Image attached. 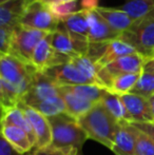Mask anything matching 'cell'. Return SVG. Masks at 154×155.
<instances>
[{
	"label": "cell",
	"instance_id": "obj_1",
	"mask_svg": "<svg viewBox=\"0 0 154 155\" xmlns=\"http://www.w3.org/2000/svg\"><path fill=\"white\" fill-rule=\"evenodd\" d=\"M89 138L112 150L120 123L107 110L103 102H97L88 113L77 119Z\"/></svg>",
	"mask_w": 154,
	"mask_h": 155
},
{
	"label": "cell",
	"instance_id": "obj_2",
	"mask_svg": "<svg viewBox=\"0 0 154 155\" xmlns=\"http://www.w3.org/2000/svg\"><path fill=\"white\" fill-rule=\"evenodd\" d=\"M52 127L53 147L57 148H76L81 150L84 143L89 138L84 129L78 124V120L68 113L49 117Z\"/></svg>",
	"mask_w": 154,
	"mask_h": 155
},
{
	"label": "cell",
	"instance_id": "obj_3",
	"mask_svg": "<svg viewBox=\"0 0 154 155\" xmlns=\"http://www.w3.org/2000/svg\"><path fill=\"white\" fill-rule=\"evenodd\" d=\"M38 70L18 57L8 54L0 55V78L16 87L22 97L27 94Z\"/></svg>",
	"mask_w": 154,
	"mask_h": 155
},
{
	"label": "cell",
	"instance_id": "obj_4",
	"mask_svg": "<svg viewBox=\"0 0 154 155\" xmlns=\"http://www.w3.org/2000/svg\"><path fill=\"white\" fill-rule=\"evenodd\" d=\"M120 39L136 50L138 54L149 59L154 54V13L142 20L135 21Z\"/></svg>",
	"mask_w": 154,
	"mask_h": 155
},
{
	"label": "cell",
	"instance_id": "obj_5",
	"mask_svg": "<svg viewBox=\"0 0 154 155\" xmlns=\"http://www.w3.org/2000/svg\"><path fill=\"white\" fill-rule=\"evenodd\" d=\"M59 22L52 13L49 4L41 0H33L30 2L20 19V25L23 27L45 33L57 31Z\"/></svg>",
	"mask_w": 154,
	"mask_h": 155
},
{
	"label": "cell",
	"instance_id": "obj_6",
	"mask_svg": "<svg viewBox=\"0 0 154 155\" xmlns=\"http://www.w3.org/2000/svg\"><path fill=\"white\" fill-rule=\"evenodd\" d=\"M50 33L23 27L20 23L13 29L11 54L22 61L32 64V56L36 47Z\"/></svg>",
	"mask_w": 154,
	"mask_h": 155
},
{
	"label": "cell",
	"instance_id": "obj_7",
	"mask_svg": "<svg viewBox=\"0 0 154 155\" xmlns=\"http://www.w3.org/2000/svg\"><path fill=\"white\" fill-rule=\"evenodd\" d=\"M145 62H146V58L138 53L123 56L116 59L115 61L107 64L106 67L100 68L99 78L103 87L109 90L112 80L115 76L123 75V74L140 73L143 72Z\"/></svg>",
	"mask_w": 154,
	"mask_h": 155
},
{
	"label": "cell",
	"instance_id": "obj_8",
	"mask_svg": "<svg viewBox=\"0 0 154 155\" xmlns=\"http://www.w3.org/2000/svg\"><path fill=\"white\" fill-rule=\"evenodd\" d=\"M59 25L68 32L76 45L79 55H88L89 53V25L87 19V12L79 10L60 21Z\"/></svg>",
	"mask_w": 154,
	"mask_h": 155
},
{
	"label": "cell",
	"instance_id": "obj_9",
	"mask_svg": "<svg viewBox=\"0 0 154 155\" xmlns=\"http://www.w3.org/2000/svg\"><path fill=\"white\" fill-rule=\"evenodd\" d=\"M59 94V86L43 72L38 71L34 76L31 88L22 97L21 101L33 108L39 102Z\"/></svg>",
	"mask_w": 154,
	"mask_h": 155
},
{
	"label": "cell",
	"instance_id": "obj_10",
	"mask_svg": "<svg viewBox=\"0 0 154 155\" xmlns=\"http://www.w3.org/2000/svg\"><path fill=\"white\" fill-rule=\"evenodd\" d=\"M18 108H20L27 115L36 134L37 143H36L35 148L38 149V148H45L51 146L52 140H53V134H52V127L50 124L49 117H47L36 109L28 106L22 101L19 102Z\"/></svg>",
	"mask_w": 154,
	"mask_h": 155
},
{
	"label": "cell",
	"instance_id": "obj_11",
	"mask_svg": "<svg viewBox=\"0 0 154 155\" xmlns=\"http://www.w3.org/2000/svg\"><path fill=\"white\" fill-rule=\"evenodd\" d=\"M43 73L54 80L59 87L93 84L71 61L49 68Z\"/></svg>",
	"mask_w": 154,
	"mask_h": 155
},
{
	"label": "cell",
	"instance_id": "obj_12",
	"mask_svg": "<svg viewBox=\"0 0 154 155\" xmlns=\"http://www.w3.org/2000/svg\"><path fill=\"white\" fill-rule=\"evenodd\" d=\"M120 98L127 109L130 124L154 123L149 98L131 93L121 95Z\"/></svg>",
	"mask_w": 154,
	"mask_h": 155
},
{
	"label": "cell",
	"instance_id": "obj_13",
	"mask_svg": "<svg viewBox=\"0 0 154 155\" xmlns=\"http://www.w3.org/2000/svg\"><path fill=\"white\" fill-rule=\"evenodd\" d=\"M86 12L89 25V42L105 43L120 38V34L114 31L96 11Z\"/></svg>",
	"mask_w": 154,
	"mask_h": 155
},
{
	"label": "cell",
	"instance_id": "obj_14",
	"mask_svg": "<svg viewBox=\"0 0 154 155\" xmlns=\"http://www.w3.org/2000/svg\"><path fill=\"white\" fill-rule=\"evenodd\" d=\"M112 151L116 155H136V128L130 123H120Z\"/></svg>",
	"mask_w": 154,
	"mask_h": 155
},
{
	"label": "cell",
	"instance_id": "obj_15",
	"mask_svg": "<svg viewBox=\"0 0 154 155\" xmlns=\"http://www.w3.org/2000/svg\"><path fill=\"white\" fill-rule=\"evenodd\" d=\"M31 0H10L0 4V27L13 30L20 23V19Z\"/></svg>",
	"mask_w": 154,
	"mask_h": 155
},
{
	"label": "cell",
	"instance_id": "obj_16",
	"mask_svg": "<svg viewBox=\"0 0 154 155\" xmlns=\"http://www.w3.org/2000/svg\"><path fill=\"white\" fill-rule=\"evenodd\" d=\"M32 64L40 72L57 64V54L51 43V33L38 43L32 56Z\"/></svg>",
	"mask_w": 154,
	"mask_h": 155
},
{
	"label": "cell",
	"instance_id": "obj_17",
	"mask_svg": "<svg viewBox=\"0 0 154 155\" xmlns=\"http://www.w3.org/2000/svg\"><path fill=\"white\" fill-rule=\"evenodd\" d=\"M2 137L21 154H27L34 148L29 135L21 128L14 124H1Z\"/></svg>",
	"mask_w": 154,
	"mask_h": 155
},
{
	"label": "cell",
	"instance_id": "obj_18",
	"mask_svg": "<svg viewBox=\"0 0 154 155\" xmlns=\"http://www.w3.org/2000/svg\"><path fill=\"white\" fill-rule=\"evenodd\" d=\"M97 13L103 17V19L117 33L123 34L130 29L134 25V21L129 17L127 13H125L120 8H106L98 6L96 8Z\"/></svg>",
	"mask_w": 154,
	"mask_h": 155
},
{
	"label": "cell",
	"instance_id": "obj_19",
	"mask_svg": "<svg viewBox=\"0 0 154 155\" xmlns=\"http://www.w3.org/2000/svg\"><path fill=\"white\" fill-rule=\"evenodd\" d=\"M135 53H137V52L133 47H131L130 45L121 40L120 38H118L105 43L103 54L96 63L100 68H103L109 63L115 61L118 58L123 57V56L131 55V54Z\"/></svg>",
	"mask_w": 154,
	"mask_h": 155
},
{
	"label": "cell",
	"instance_id": "obj_20",
	"mask_svg": "<svg viewBox=\"0 0 154 155\" xmlns=\"http://www.w3.org/2000/svg\"><path fill=\"white\" fill-rule=\"evenodd\" d=\"M59 92L66 104V113L76 119L84 116L94 106V104L86 99H82L79 96L67 90L64 87H59Z\"/></svg>",
	"mask_w": 154,
	"mask_h": 155
},
{
	"label": "cell",
	"instance_id": "obj_21",
	"mask_svg": "<svg viewBox=\"0 0 154 155\" xmlns=\"http://www.w3.org/2000/svg\"><path fill=\"white\" fill-rule=\"evenodd\" d=\"M51 43L56 53L68 56L72 59L74 57L80 56L73 39L68 34V32L62 29L60 25H58L57 31L51 33Z\"/></svg>",
	"mask_w": 154,
	"mask_h": 155
},
{
	"label": "cell",
	"instance_id": "obj_22",
	"mask_svg": "<svg viewBox=\"0 0 154 155\" xmlns=\"http://www.w3.org/2000/svg\"><path fill=\"white\" fill-rule=\"evenodd\" d=\"M1 124H14V126L21 128L29 135L30 139H31V141L34 145V148H35L36 143H37L36 134L34 132L33 128H32L31 124H30L29 119H28L27 115L25 114V112L20 108L17 107V108H14L12 110H8L6 112L2 113Z\"/></svg>",
	"mask_w": 154,
	"mask_h": 155
},
{
	"label": "cell",
	"instance_id": "obj_23",
	"mask_svg": "<svg viewBox=\"0 0 154 155\" xmlns=\"http://www.w3.org/2000/svg\"><path fill=\"white\" fill-rule=\"evenodd\" d=\"M71 62L92 82L93 84H96L101 88L106 89L103 87V82H101L100 78H99V71H100V67L97 64L94 60L88 55H80L77 57H74ZM107 90V89H106Z\"/></svg>",
	"mask_w": 154,
	"mask_h": 155
},
{
	"label": "cell",
	"instance_id": "obj_24",
	"mask_svg": "<svg viewBox=\"0 0 154 155\" xmlns=\"http://www.w3.org/2000/svg\"><path fill=\"white\" fill-rule=\"evenodd\" d=\"M120 10L129 15L132 20H142L148 15L154 13V1L153 0H126L121 5Z\"/></svg>",
	"mask_w": 154,
	"mask_h": 155
},
{
	"label": "cell",
	"instance_id": "obj_25",
	"mask_svg": "<svg viewBox=\"0 0 154 155\" xmlns=\"http://www.w3.org/2000/svg\"><path fill=\"white\" fill-rule=\"evenodd\" d=\"M101 102L119 123H130L127 109L119 95L107 90L101 99Z\"/></svg>",
	"mask_w": 154,
	"mask_h": 155
},
{
	"label": "cell",
	"instance_id": "obj_26",
	"mask_svg": "<svg viewBox=\"0 0 154 155\" xmlns=\"http://www.w3.org/2000/svg\"><path fill=\"white\" fill-rule=\"evenodd\" d=\"M20 101L21 95L16 87L0 78V102L2 113L17 108Z\"/></svg>",
	"mask_w": 154,
	"mask_h": 155
},
{
	"label": "cell",
	"instance_id": "obj_27",
	"mask_svg": "<svg viewBox=\"0 0 154 155\" xmlns=\"http://www.w3.org/2000/svg\"><path fill=\"white\" fill-rule=\"evenodd\" d=\"M67 90L86 99L92 104L100 102L107 90L96 84H77V86H64Z\"/></svg>",
	"mask_w": 154,
	"mask_h": 155
},
{
	"label": "cell",
	"instance_id": "obj_28",
	"mask_svg": "<svg viewBox=\"0 0 154 155\" xmlns=\"http://www.w3.org/2000/svg\"><path fill=\"white\" fill-rule=\"evenodd\" d=\"M140 73H132V74H123V75L115 76L112 80L111 87L108 91L116 94V95H125L129 94L133 90L135 84H137L140 77Z\"/></svg>",
	"mask_w": 154,
	"mask_h": 155
},
{
	"label": "cell",
	"instance_id": "obj_29",
	"mask_svg": "<svg viewBox=\"0 0 154 155\" xmlns=\"http://www.w3.org/2000/svg\"><path fill=\"white\" fill-rule=\"evenodd\" d=\"M33 108L42 113L47 117H52L55 115L61 114V113H66V104H64V98L60 94L39 102Z\"/></svg>",
	"mask_w": 154,
	"mask_h": 155
},
{
	"label": "cell",
	"instance_id": "obj_30",
	"mask_svg": "<svg viewBox=\"0 0 154 155\" xmlns=\"http://www.w3.org/2000/svg\"><path fill=\"white\" fill-rule=\"evenodd\" d=\"M130 93L146 98L154 96V74L143 70L137 84Z\"/></svg>",
	"mask_w": 154,
	"mask_h": 155
},
{
	"label": "cell",
	"instance_id": "obj_31",
	"mask_svg": "<svg viewBox=\"0 0 154 155\" xmlns=\"http://www.w3.org/2000/svg\"><path fill=\"white\" fill-rule=\"evenodd\" d=\"M78 1L79 0H62V1L54 2L49 5L54 16L59 21H62L77 12Z\"/></svg>",
	"mask_w": 154,
	"mask_h": 155
},
{
	"label": "cell",
	"instance_id": "obj_32",
	"mask_svg": "<svg viewBox=\"0 0 154 155\" xmlns=\"http://www.w3.org/2000/svg\"><path fill=\"white\" fill-rule=\"evenodd\" d=\"M136 155H154V140L138 128H136Z\"/></svg>",
	"mask_w": 154,
	"mask_h": 155
},
{
	"label": "cell",
	"instance_id": "obj_33",
	"mask_svg": "<svg viewBox=\"0 0 154 155\" xmlns=\"http://www.w3.org/2000/svg\"><path fill=\"white\" fill-rule=\"evenodd\" d=\"M81 150L76 148H57L49 146L45 148H34V151L31 155H78Z\"/></svg>",
	"mask_w": 154,
	"mask_h": 155
},
{
	"label": "cell",
	"instance_id": "obj_34",
	"mask_svg": "<svg viewBox=\"0 0 154 155\" xmlns=\"http://www.w3.org/2000/svg\"><path fill=\"white\" fill-rule=\"evenodd\" d=\"M12 32L13 30L0 27V52H1V55L11 54V50H12Z\"/></svg>",
	"mask_w": 154,
	"mask_h": 155
},
{
	"label": "cell",
	"instance_id": "obj_35",
	"mask_svg": "<svg viewBox=\"0 0 154 155\" xmlns=\"http://www.w3.org/2000/svg\"><path fill=\"white\" fill-rule=\"evenodd\" d=\"M0 155H28V154H21L17 152L3 137H1L0 141Z\"/></svg>",
	"mask_w": 154,
	"mask_h": 155
},
{
	"label": "cell",
	"instance_id": "obj_36",
	"mask_svg": "<svg viewBox=\"0 0 154 155\" xmlns=\"http://www.w3.org/2000/svg\"><path fill=\"white\" fill-rule=\"evenodd\" d=\"M134 127L138 128L139 130H142L143 132H145L147 135L151 137L154 140V124L153 123H146V124H132Z\"/></svg>",
	"mask_w": 154,
	"mask_h": 155
},
{
	"label": "cell",
	"instance_id": "obj_37",
	"mask_svg": "<svg viewBox=\"0 0 154 155\" xmlns=\"http://www.w3.org/2000/svg\"><path fill=\"white\" fill-rule=\"evenodd\" d=\"M98 2H99V0H81V3H80L81 8H80V10H84V11L96 10L99 6Z\"/></svg>",
	"mask_w": 154,
	"mask_h": 155
},
{
	"label": "cell",
	"instance_id": "obj_38",
	"mask_svg": "<svg viewBox=\"0 0 154 155\" xmlns=\"http://www.w3.org/2000/svg\"><path fill=\"white\" fill-rule=\"evenodd\" d=\"M143 70L154 74V58L147 59L146 62H145V64H144V69H143Z\"/></svg>",
	"mask_w": 154,
	"mask_h": 155
},
{
	"label": "cell",
	"instance_id": "obj_39",
	"mask_svg": "<svg viewBox=\"0 0 154 155\" xmlns=\"http://www.w3.org/2000/svg\"><path fill=\"white\" fill-rule=\"evenodd\" d=\"M149 102H150V107H151V112H152V116H153V120H154V96L149 98ZM154 124V123H153Z\"/></svg>",
	"mask_w": 154,
	"mask_h": 155
},
{
	"label": "cell",
	"instance_id": "obj_40",
	"mask_svg": "<svg viewBox=\"0 0 154 155\" xmlns=\"http://www.w3.org/2000/svg\"><path fill=\"white\" fill-rule=\"evenodd\" d=\"M33 1V0H31ZM41 1L45 2L47 4H51V3H54V2H58V1H62V0H41Z\"/></svg>",
	"mask_w": 154,
	"mask_h": 155
},
{
	"label": "cell",
	"instance_id": "obj_41",
	"mask_svg": "<svg viewBox=\"0 0 154 155\" xmlns=\"http://www.w3.org/2000/svg\"><path fill=\"white\" fill-rule=\"evenodd\" d=\"M8 1H10V0H0V4L5 3V2H8Z\"/></svg>",
	"mask_w": 154,
	"mask_h": 155
},
{
	"label": "cell",
	"instance_id": "obj_42",
	"mask_svg": "<svg viewBox=\"0 0 154 155\" xmlns=\"http://www.w3.org/2000/svg\"><path fill=\"white\" fill-rule=\"evenodd\" d=\"M78 155H82V153H81V151L79 152V153H78Z\"/></svg>",
	"mask_w": 154,
	"mask_h": 155
},
{
	"label": "cell",
	"instance_id": "obj_43",
	"mask_svg": "<svg viewBox=\"0 0 154 155\" xmlns=\"http://www.w3.org/2000/svg\"><path fill=\"white\" fill-rule=\"evenodd\" d=\"M151 58H154V54H153V55H152V57H151ZM149 59H150V58H149Z\"/></svg>",
	"mask_w": 154,
	"mask_h": 155
},
{
	"label": "cell",
	"instance_id": "obj_44",
	"mask_svg": "<svg viewBox=\"0 0 154 155\" xmlns=\"http://www.w3.org/2000/svg\"><path fill=\"white\" fill-rule=\"evenodd\" d=\"M28 155H31V154H28Z\"/></svg>",
	"mask_w": 154,
	"mask_h": 155
},
{
	"label": "cell",
	"instance_id": "obj_45",
	"mask_svg": "<svg viewBox=\"0 0 154 155\" xmlns=\"http://www.w3.org/2000/svg\"><path fill=\"white\" fill-rule=\"evenodd\" d=\"M153 1H154V0H153Z\"/></svg>",
	"mask_w": 154,
	"mask_h": 155
}]
</instances>
